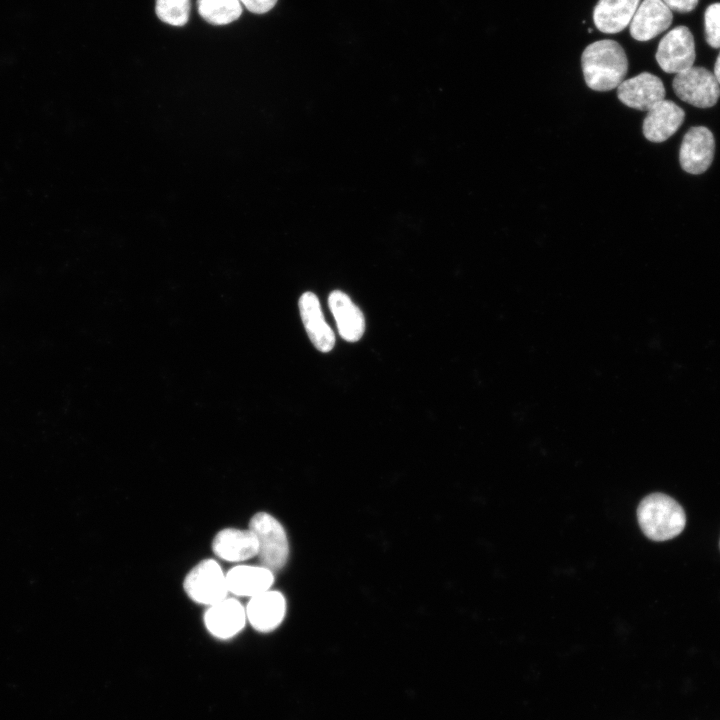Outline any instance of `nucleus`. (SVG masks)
Returning <instances> with one entry per match:
<instances>
[{
    "mask_svg": "<svg viewBox=\"0 0 720 720\" xmlns=\"http://www.w3.org/2000/svg\"><path fill=\"white\" fill-rule=\"evenodd\" d=\"M586 85L594 91L617 88L628 71V59L623 47L611 39L598 40L588 45L581 56Z\"/></svg>",
    "mask_w": 720,
    "mask_h": 720,
    "instance_id": "obj_1",
    "label": "nucleus"
},
{
    "mask_svg": "<svg viewBox=\"0 0 720 720\" xmlns=\"http://www.w3.org/2000/svg\"><path fill=\"white\" fill-rule=\"evenodd\" d=\"M637 518L644 535L654 541L676 537L686 524L682 506L663 493H652L644 497L638 505Z\"/></svg>",
    "mask_w": 720,
    "mask_h": 720,
    "instance_id": "obj_2",
    "label": "nucleus"
},
{
    "mask_svg": "<svg viewBox=\"0 0 720 720\" xmlns=\"http://www.w3.org/2000/svg\"><path fill=\"white\" fill-rule=\"evenodd\" d=\"M249 529L256 536L261 565L273 572L282 569L288 560L289 544L280 522L266 512H259L250 519Z\"/></svg>",
    "mask_w": 720,
    "mask_h": 720,
    "instance_id": "obj_3",
    "label": "nucleus"
},
{
    "mask_svg": "<svg viewBox=\"0 0 720 720\" xmlns=\"http://www.w3.org/2000/svg\"><path fill=\"white\" fill-rule=\"evenodd\" d=\"M188 597L202 605L211 606L228 597L226 574L219 563L205 559L194 566L183 583Z\"/></svg>",
    "mask_w": 720,
    "mask_h": 720,
    "instance_id": "obj_4",
    "label": "nucleus"
},
{
    "mask_svg": "<svg viewBox=\"0 0 720 720\" xmlns=\"http://www.w3.org/2000/svg\"><path fill=\"white\" fill-rule=\"evenodd\" d=\"M672 85L681 100L699 108L714 106L720 97L719 83L713 72L704 67L692 66L677 73Z\"/></svg>",
    "mask_w": 720,
    "mask_h": 720,
    "instance_id": "obj_5",
    "label": "nucleus"
},
{
    "mask_svg": "<svg viewBox=\"0 0 720 720\" xmlns=\"http://www.w3.org/2000/svg\"><path fill=\"white\" fill-rule=\"evenodd\" d=\"M655 58L666 73L677 74L694 66L695 44L689 28L677 26L669 31L660 40Z\"/></svg>",
    "mask_w": 720,
    "mask_h": 720,
    "instance_id": "obj_6",
    "label": "nucleus"
},
{
    "mask_svg": "<svg viewBox=\"0 0 720 720\" xmlns=\"http://www.w3.org/2000/svg\"><path fill=\"white\" fill-rule=\"evenodd\" d=\"M618 99L626 106L648 111L665 99V88L659 77L642 72L621 82L617 87Z\"/></svg>",
    "mask_w": 720,
    "mask_h": 720,
    "instance_id": "obj_7",
    "label": "nucleus"
},
{
    "mask_svg": "<svg viewBox=\"0 0 720 720\" xmlns=\"http://www.w3.org/2000/svg\"><path fill=\"white\" fill-rule=\"evenodd\" d=\"M715 140L703 126L692 127L684 136L679 152L680 165L690 174L705 172L712 163Z\"/></svg>",
    "mask_w": 720,
    "mask_h": 720,
    "instance_id": "obj_8",
    "label": "nucleus"
},
{
    "mask_svg": "<svg viewBox=\"0 0 720 720\" xmlns=\"http://www.w3.org/2000/svg\"><path fill=\"white\" fill-rule=\"evenodd\" d=\"M246 611L235 598H228L208 607L204 624L211 635L219 639H230L237 635L246 624Z\"/></svg>",
    "mask_w": 720,
    "mask_h": 720,
    "instance_id": "obj_9",
    "label": "nucleus"
},
{
    "mask_svg": "<svg viewBox=\"0 0 720 720\" xmlns=\"http://www.w3.org/2000/svg\"><path fill=\"white\" fill-rule=\"evenodd\" d=\"M672 21V11L662 0H643L629 23L630 35L648 41L665 31Z\"/></svg>",
    "mask_w": 720,
    "mask_h": 720,
    "instance_id": "obj_10",
    "label": "nucleus"
},
{
    "mask_svg": "<svg viewBox=\"0 0 720 720\" xmlns=\"http://www.w3.org/2000/svg\"><path fill=\"white\" fill-rule=\"evenodd\" d=\"M245 611L250 625L255 630L266 633L282 623L286 613V601L282 593L269 589L251 597Z\"/></svg>",
    "mask_w": 720,
    "mask_h": 720,
    "instance_id": "obj_11",
    "label": "nucleus"
},
{
    "mask_svg": "<svg viewBox=\"0 0 720 720\" xmlns=\"http://www.w3.org/2000/svg\"><path fill=\"white\" fill-rule=\"evenodd\" d=\"M684 117L682 108L664 99L647 111L642 125L643 134L651 142H663L679 129Z\"/></svg>",
    "mask_w": 720,
    "mask_h": 720,
    "instance_id": "obj_12",
    "label": "nucleus"
},
{
    "mask_svg": "<svg viewBox=\"0 0 720 720\" xmlns=\"http://www.w3.org/2000/svg\"><path fill=\"white\" fill-rule=\"evenodd\" d=\"M299 311L312 344L321 352H329L335 345V335L326 323L317 296L305 292L299 298Z\"/></svg>",
    "mask_w": 720,
    "mask_h": 720,
    "instance_id": "obj_13",
    "label": "nucleus"
},
{
    "mask_svg": "<svg viewBox=\"0 0 720 720\" xmlns=\"http://www.w3.org/2000/svg\"><path fill=\"white\" fill-rule=\"evenodd\" d=\"M212 550L222 560L241 562L257 556L258 542L249 528L246 530L227 528L215 535Z\"/></svg>",
    "mask_w": 720,
    "mask_h": 720,
    "instance_id": "obj_14",
    "label": "nucleus"
},
{
    "mask_svg": "<svg viewBox=\"0 0 720 720\" xmlns=\"http://www.w3.org/2000/svg\"><path fill=\"white\" fill-rule=\"evenodd\" d=\"M226 582L229 593L251 598L271 588L274 574L262 565H238L226 573Z\"/></svg>",
    "mask_w": 720,
    "mask_h": 720,
    "instance_id": "obj_15",
    "label": "nucleus"
},
{
    "mask_svg": "<svg viewBox=\"0 0 720 720\" xmlns=\"http://www.w3.org/2000/svg\"><path fill=\"white\" fill-rule=\"evenodd\" d=\"M328 304L340 336L348 342L360 340L365 330V319L350 297L340 290H335L330 293Z\"/></svg>",
    "mask_w": 720,
    "mask_h": 720,
    "instance_id": "obj_16",
    "label": "nucleus"
},
{
    "mask_svg": "<svg viewBox=\"0 0 720 720\" xmlns=\"http://www.w3.org/2000/svg\"><path fill=\"white\" fill-rule=\"evenodd\" d=\"M640 0H599L593 10L596 28L608 34L621 32L626 28Z\"/></svg>",
    "mask_w": 720,
    "mask_h": 720,
    "instance_id": "obj_17",
    "label": "nucleus"
},
{
    "mask_svg": "<svg viewBox=\"0 0 720 720\" xmlns=\"http://www.w3.org/2000/svg\"><path fill=\"white\" fill-rule=\"evenodd\" d=\"M200 16L214 25H225L237 20L242 7L239 0H197Z\"/></svg>",
    "mask_w": 720,
    "mask_h": 720,
    "instance_id": "obj_18",
    "label": "nucleus"
},
{
    "mask_svg": "<svg viewBox=\"0 0 720 720\" xmlns=\"http://www.w3.org/2000/svg\"><path fill=\"white\" fill-rule=\"evenodd\" d=\"M190 0H156L155 12L164 23L183 26L190 14Z\"/></svg>",
    "mask_w": 720,
    "mask_h": 720,
    "instance_id": "obj_19",
    "label": "nucleus"
},
{
    "mask_svg": "<svg viewBox=\"0 0 720 720\" xmlns=\"http://www.w3.org/2000/svg\"><path fill=\"white\" fill-rule=\"evenodd\" d=\"M704 22L706 42L713 48H720V3L706 8Z\"/></svg>",
    "mask_w": 720,
    "mask_h": 720,
    "instance_id": "obj_20",
    "label": "nucleus"
},
{
    "mask_svg": "<svg viewBox=\"0 0 720 720\" xmlns=\"http://www.w3.org/2000/svg\"><path fill=\"white\" fill-rule=\"evenodd\" d=\"M250 12L264 14L270 11L277 0H239Z\"/></svg>",
    "mask_w": 720,
    "mask_h": 720,
    "instance_id": "obj_21",
    "label": "nucleus"
},
{
    "mask_svg": "<svg viewBox=\"0 0 720 720\" xmlns=\"http://www.w3.org/2000/svg\"><path fill=\"white\" fill-rule=\"evenodd\" d=\"M668 8L679 13L692 11L698 4V0H662Z\"/></svg>",
    "mask_w": 720,
    "mask_h": 720,
    "instance_id": "obj_22",
    "label": "nucleus"
},
{
    "mask_svg": "<svg viewBox=\"0 0 720 720\" xmlns=\"http://www.w3.org/2000/svg\"><path fill=\"white\" fill-rule=\"evenodd\" d=\"M713 74L720 85V53L718 54V57L716 59Z\"/></svg>",
    "mask_w": 720,
    "mask_h": 720,
    "instance_id": "obj_23",
    "label": "nucleus"
}]
</instances>
